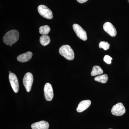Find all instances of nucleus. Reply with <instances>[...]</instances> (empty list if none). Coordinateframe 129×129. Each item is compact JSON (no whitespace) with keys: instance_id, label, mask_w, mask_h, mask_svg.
<instances>
[{"instance_id":"1","label":"nucleus","mask_w":129,"mask_h":129,"mask_svg":"<svg viewBox=\"0 0 129 129\" xmlns=\"http://www.w3.org/2000/svg\"><path fill=\"white\" fill-rule=\"evenodd\" d=\"M19 39V33L17 30L13 29L7 32L3 38V41L7 45L15 44Z\"/></svg>"},{"instance_id":"2","label":"nucleus","mask_w":129,"mask_h":129,"mask_svg":"<svg viewBox=\"0 0 129 129\" xmlns=\"http://www.w3.org/2000/svg\"><path fill=\"white\" fill-rule=\"evenodd\" d=\"M59 53L61 55L69 60H73L74 58L73 50L69 45H64L60 47Z\"/></svg>"},{"instance_id":"3","label":"nucleus","mask_w":129,"mask_h":129,"mask_svg":"<svg viewBox=\"0 0 129 129\" xmlns=\"http://www.w3.org/2000/svg\"><path fill=\"white\" fill-rule=\"evenodd\" d=\"M38 11L41 16L48 19H52L53 17V13L45 5H40L38 7Z\"/></svg>"},{"instance_id":"4","label":"nucleus","mask_w":129,"mask_h":129,"mask_svg":"<svg viewBox=\"0 0 129 129\" xmlns=\"http://www.w3.org/2000/svg\"><path fill=\"white\" fill-rule=\"evenodd\" d=\"M23 81L26 91L28 92L30 91L34 81V77L32 74L30 73H27L25 74Z\"/></svg>"},{"instance_id":"5","label":"nucleus","mask_w":129,"mask_h":129,"mask_svg":"<svg viewBox=\"0 0 129 129\" xmlns=\"http://www.w3.org/2000/svg\"><path fill=\"white\" fill-rule=\"evenodd\" d=\"M73 29L76 33V35L81 40L83 41H86L87 40L86 31L83 29L80 25L77 24H74L73 25Z\"/></svg>"},{"instance_id":"6","label":"nucleus","mask_w":129,"mask_h":129,"mask_svg":"<svg viewBox=\"0 0 129 129\" xmlns=\"http://www.w3.org/2000/svg\"><path fill=\"white\" fill-rule=\"evenodd\" d=\"M111 112L113 115L115 116H121L125 112V108L121 103H119L113 106Z\"/></svg>"},{"instance_id":"7","label":"nucleus","mask_w":129,"mask_h":129,"mask_svg":"<svg viewBox=\"0 0 129 129\" xmlns=\"http://www.w3.org/2000/svg\"><path fill=\"white\" fill-rule=\"evenodd\" d=\"M44 94L46 101H51L53 99V88L50 83H47L44 88Z\"/></svg>"},{"instance_id":"8","label":"nucleus","mask_w":129,"mask_h":129,"mask_svg":"<svg viewBox=\"0 0 129 129\" xmlns=\"http://www.w3.org/2000/svg\"><path fill=\"white\" fill-rule=\"evenodd\" d=\"M9 78L10 84L14 92L16 93L18 92L19 86L18 80L16 75L13 73H11L9 74Z\"/></svg>"},{"instance_id":"9","label":"nucleus","mask_w":129,"mask_h":129,"mask_svg":"<svg viewBox=\"0 0 129 129\" xmlns=\"http://www.w3.org/2000/svg\"><path fill=\"white\" fill-rule=\"evenodd\" d=\"M103 29L105 32L112 37H115L117 35V32L116 29L114 25L109 22H107L104 24Z\"/></svg>"},{"instance_id":"10","label":"nucleus","mask_w":129,"mask_h":129,"mask_svg":"<svg viewBox=\"0 0 129 129\" xmlns=\"http://www.w3.org/2000/svg\"><path fill=\"white\" fill-rule=\"evenodd\" d=\"M91 104V102L89 100H84L79 103L78 107L76 109L78 112H82L89 107Z\"/></svg>"},{"instance_id":"11","label":"nucleus","mask_w":129,"mask_h":129,"mask_svg":"<svg viewBox=\"0 0 129 129\" xmlns=\"http://www.w3.org/2000/svg\"><path fill=\"white\" fill-rule=\"evenodd\" d=\"M49 127V125L48 122L44 120L36 122L31 125L32 129H48Z\"/></svg>"},{"instance_id":"12","label":"nucleus","mask_w":129,"mask_h":129,"mask_svg":"<svg viewBox=\"0 0 129 129\" xmlns=\"http://www.w3.org/2000/svg\"><path fill=\"white\" fill-rule=\"evenodd\" d=\"M33 54L31 52L28 51L19 55L17 57V60L21 62L28 61L31 59Z\"/></svg>"},{"instance_id":"13","label":"nucleus","mask_w":129,"mask_h":129,"mask_svg":"<svg viewBox=\"0 0 129 129\" xmlns=\"http://www.w3.org/2000/svg\"><path fill=\"white\" fill-rule=\"evenodd\" d=\"M40 41L43 46H46L50 42V37L47 35H43L40 37Z\"/></svg>"},{"instance_id":"14","label":"nucleus","mask_w":129,"mask_h":129,"mask_svg":"<svg viewBox=\"0 0 129 129\" xmlns=\"http://www.w3.org/2000/svg\"><path fill=\"white\" fill-rule=\"evenodd\" d=\"M103 73V70L101 67L99 66H95L92 68L91 75L92 76H95L101 74Z\"/></svg>"},{"instance_id":"15","label":"nucleus","mask_w":129,"mask_h":129,"mask_svg":"<svg viewBox=\"0 0 129 129\" xmlns=\"http://www.w3.org/2000/svg\"><path fill=\"white\" fill-rule=\"evenodd\" d=\"M94 80L96 81L102 83H107L108 80V77L106 74L102 75L95 77Z\"/></svg>"},{"instance_id":"16","label":"nucleus","mask_w":129,"mask_h":129,"mask_svg":"<svg viewBox=\"0 0 129 129\" xmlns=\"http://www.w3.org/2000/svg\"><path fill=\"white\" fill-rule=\"evenodd\" d=\"M50 30V28L48 25H43L39 28L40 33L42 35H48Z\"/></svg>"},{"instance_id":"17","label":"nucleus","mask_w":129,"mask_h":129,"mask_svg":"<svg viewBox=\"0 0 129 129\" xmlns=\"http://www.w3.org/2000/svg\"><path fill=\"white\" fill-rule=\"evenodd\" d=\"M99 48H103L104 50L106 51L109 49L110 44L108 42L105 41H102L99 44Z\"/></svg>"},{"instance_id":"18","label":"nucleus","mask_w":129,"mask_h":129,"mask_svg":"<svg viewBox=\"0 0 129 129\" xmlns=\"http://www.w3.org/2000/svg\"><path fill=\"white\" fill-rule=\"evenodd\" d=\"M112 60V58L110 56L107 55L105 56L104 58V61L107 64H111V62H112L111 60Z\"/></svg>"},{"instance_id":"19","label":"nucleus","mask_w":129,"mask_h":129,"mask_svg":"<svg viewBox=\"0 0 129 129\" xmlns=\"http://www.w3.org/2000/svg\"><path fill=\"white\" fill-rule=\"evenodd\" d=\"M78 2L80 3H83L87 2L88 0H76Z\"/></svg>"},{"instance_id":"20","label":"nucleus","mask_w":129,"mask_h":129,"mask_svg":"<svg viewBox=\"0 0 129 129\" xmlns=\"http://www.w3.org/2000/svg\"><path fill=\"white\" fill-rule=\"evenodd\" d=\"M12 44H10V45H9V46H12Z\"/></svg>"},{"instance_id":"21","label":"nucleus","mask_w":129,"mask_h":129,"mask_svg":"<svg viewBox=\"0 0 129 129\" xmlns=\"http://www.w3.org/2000/svg\"><path fill=\"white\" fill-rule=\"evenodd\" d=\"M9 73H10H10H11V72H10V71H9Z\"/></svg>"},{"instance_id":"22","label":"nucleus","mask_w":129,"mask_h":129,"mask_svg":"<svg viewBox=\"0 0 129 129\" xmlns=\"http://www.w3.org/2000/svg\"></svg>"}]
</instances>
